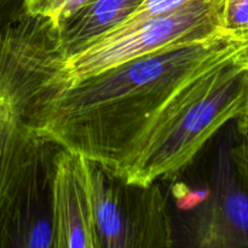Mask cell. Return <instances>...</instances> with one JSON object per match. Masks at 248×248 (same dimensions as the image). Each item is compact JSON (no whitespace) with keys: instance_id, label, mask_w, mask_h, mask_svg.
<instances>
[{"instance_id":"6da1fadb","label":"cell","mask_w":248,"mask_h":248,"mask_svg":"<svg viewBox=\"0 0 248 248\" xmlns=\"http://www.w3.org/2000/svg\"><path fill=\"white\" fill-rule=\"evenodd\" d=\"M247 41L248 35L227 31L135 58L70 86L45 87L31 113V135L118 174L170 102Z\"/></svg>"},{"instance_id":"7a4b0ae2","label":"cell","mask_w":248,"mask_h":248,"mask_svg":"<svg viewBox=\"0 0 248 248\" xmlns=\"http://www.w3.org/2000/svg\"><path fill=\"white\" fill-rule=\"evenodd\" d=\"M248 91V41L184 87L157 116L132 159L119 172L126 183L150 186L172 178L230 121Z\"/></svg>"},{"instance_id":"3957f363","label":"cell","mask_w":248,"mask_h":248,"mask_svg":"<svg viewBox=\"0 0 248 248\" xmlns=\"http://www.w3.org/2000/svg\"><path fill=\"white\" fill-rule=\"evenodd\" d=\"M62 61L46 19L22 12L0 31V199L31 140L36 99Z\"/></svg>"},{"instance_id":"277c9868","label":"cell","mask_w":248,"mask_h":248,"mask_svg":"<svg viewBox=\"0 0 248 248\" xmlns=\"http://www.w3.org/2000/svg\"><path fill=\"white\" fill-rule=\"evenodd\" d=\"M225 0H188L177 9L109 31L78 53L63 58L46 81L47 89L86 78L170 46L206 40L227 31Z\"/></svg>"},{"instance_id":"5b68a950","label":"cell","mask_w":248,"mask_h":248,"mask_svg":"<svg viewBox=\"0 0 248 248\" xmlns=\"http://www.w3.org/2000/svg\"><path fill=\"white\" fill-rule=\"evenodd\" d=\"M97 248H176L161 186H137L82 157Z\"/></svg>"},{"instance_id":"8992f818","label":"cell","mask_w":248,"mask_h":248,"mask_svg":"<svg viewBox=\"0 0 248 248\" xmlns=\"http://www.w3.org/2000/svg\"><path fill=\"white\" fill-rule=\"evenodd\" d=\"M58 148L31 136L0 199V248H55L52 179Z\"/></svg>"},{"instance_id":"52a82bcc","label":"cell","mask_w":248,"mask_h":248,"mask_svg":"<svg viewBox=\"0 0 248 248\" xmlns=\"http://www.w3.org/2000/svg\"><path fill=\"white\" fill-rule=\"evenodd\" d=\"M184 248H248V190L235 169L232 145L218 149L207 194L184 225Z\"/></svg>"},{"instance_id":"ba28073f","label":"cell","mask_w":248,"mask_h":248,"mask_svg":"<svg viewBox=\"0 0 248 248\" xmlns=\"http://www.w3.org/2000/svg\"><path fill=\"white\" fill-rule=\"evenodd\" d=\"M53 246L97 248L82 157L58 148L52 179Z\"/></svg>"},{"instance_id":"9c48e42d","label":"cell","mask_w":248,"mask_h":248,"mask_svg":"<svg viewBox=\"0 0 248 248\" xmlns=\"http://www.w3.org/2000/svg\"><path fill=\"white\" fill-rule=\"evenodd\" d=\"M143 0H89L56 31L63 58L78 53L126 21Z\"/></svg>"},{"instance_id":"30bf717a","label":"cell","mask_w":248,"mask_h":248,"mask_svg":"<svg viewBox=\"0 0 248 248\" xmlns=\"http://www.w3.org/2000/svg\"><path fill=\"white\" fill-rule=\"evenodd\" d=\"M89 0H24L23 12L46 19L56 31Z\"/></svg>"},{"instance_id":"8fae6325","label":"cell","mask_w":248,"mask_h":248,"mask_svg":"<svg viewBox=\"0 0 248 248\" xmlns=\"http://www.w3.org/2000/svg\"><path fill=\"white\" fill-rule=\"evenodd\" d=\"M186 1L188 0H143L142 4L135 10V12L124 23H121L118 28L132 26V24L140 23V22L145 21V19L152 18V17L166 14V12L172 11V10L181 6V5L186 4Z\"/></svg>"},{"instance_id":"7c38bea8","label":"cell","mask_w":248,"mask_h":248,"mask_svg":"<svg viewBox=\"0 0 248 248\" xmlns=\"http://www.w3.org/2000/svg\"><path fill=\"white\" fill-rule=\"evenodd\" d=\"M224 28L248 35V0H225Z\"/></svg>"},{"instance_id":"4fadbf2b","label":"cell","mask_w":248,"mask_h":248,"mask_svg":"<svg viewBox=\"0 0 248 248\" xmlns=\"http://www.w3.org/2000/svg\"><path fill=\"white\" fill-rule=\"evenodd\" d=\"M24 0H0V31L23 12Z\"/></svg>"},{"instance_id":"5bb4252c","label":"cell","mask_w":248,"mask_h":248,"mask_svg":"<svg viewBox=\"0 0 248 248\" xmlns=\"http://www.w3.org/2000/svg\"><path fill=\"white\" fill-rule=\"evenodd\" d=\"M237 127H239V132L241 133L244 137L248 138V91H247V98L246 103H245V108L242 110L241 115L237 119Z\"/></svg>"},{"instance_id":"9a60e30c","label":"cell","mask_w":248,"mask_h":248,"mask_svg":"<svg viewBox=\"0 0 248 248\" xmlns=\"http://www.w3.org/2000/svg\"><path fill=\"white\" fill-rule=\"evenodd\" d=\"M236 171L240 179H241L242 184H244L245 188L248 190V159H246V157H241V159L237 160Z\"/></svg>"}]
</instances>
